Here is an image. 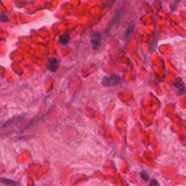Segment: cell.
<instances>
[{
    "mask_svg": "<svg viewBox=\"0 0 186 186\" xmlns=\"http://www.w3.org/2000/svg\"><path fill=\"white\" fill-rule=\"evenodd\" d=\"M149 185H152V186L159 185V183H158L157 180H154V179H153V180H150V182H149Z\"/></svg>",
    "mask_w": 186,
    "mask_h": 186,
    "instance_id": "ba28073f",
    "label": "cell"
},
{
    "mask_svg": "<svg viewBox=\"0 0 186 186\" xmlns=\"http://www.w3.org/2000/svg\"><path fill=\"white\" fill-rule=\"evenodd\" d=\"M140 176L144 181H148V180H149V175H148V172L145 170L141 171L140 172Z\"/></svg>",
    "mask_w": 186,
    "mask_h": 186,
    "instance_id": "52a82bcc",
    "label": "cell"
},
{
    "mask_svg": "<svg viewBox=\"0 0 186 186\" xmlns=\"http://www.w3.org/2000/svg\"><path fill=\"white\" fill-rule=\"evenodd\" d=\"M101 34L99 31H92L90 33V44L94 50H97L100 48L101 44Z\"/></svg>",
    "mask_w": 186,
    "mask_h": 186,
    "instance_id": "7a4b0ae2",
    "label": "cell"
},
{
    "mask_svg": "<svg viewBox=\"0 0 186 186\" xmlns=\"http://www.w3.org/2000/svg\"><path fill=\"white\" fill-rule=\"evenodd\" d=\"M70 36L68 33H65V34L61 35L60 36V39H59V43H60L61 45L66 46L68 44L70 41Z\"/></svg>",
    "mask_w": 186,
    "mask_h": 186,
    "instance_id": "8992f818",
    "label": "cell"
},
{
    "mask_svg": "<svg viewBox=\"0 0 186 186\" xmlns=\"http://www.w3.org/2000/svg\"><path fill=\"white\" fill-rule=\"evenodd\" d=\"M0 182L5 185H21V183L19 182L11 180V179L3 178V177L0 179Z\"/></svg>",
    "mask_w": 186,
    "mask_h": 186,
    "instance_id": "5b68a950",
    "label": "cell"
},
{
    "mask_svg": "<svg viewBox=\"0 0 186 186\" xmlns=\"http://www.w3.org/2000/svg\"><path fill=\"white\" fill-rule=\"evenodd\" d=\"M175 85L177 87H178V93L180 95H183V94H185L186 92V88L185 86L184 83H183V80H182L180 78L177 79V82H175Z\"/></svg>",
    "mask_w": 186,
    "mask_h": 186,
    "instance_id": "277c9868",
    "label": "cell"
},
{
    "mask_svg": "<svg viewBox=\"0 0 186 186\" xmlns=\"http://www.w3.org/2000/svg\"><path fill=\"white\" fill-rule=\"evenodd\" d=\"M121 82V78L118 75L112 74L109 76H105L102 80V84L104 87H114Z\"/></svg>",
    "mask_w": 186,
    "mask_h": 186,
    "instance_id": "6da1fadb",
    "label": "cell"
},
{
    "mask_svg": "<svg viewBox=\"0 0 186 186\" xmlns=\"http://www.w3.org/2000/svg\"><path fill=\"white\" fill-rule=\"evenodd\" d=\"M60 66V60L55 58H50L48 61V68L51 72H56Z\"/></svg>",
    "mask_w": 186,
    "mask_h": 186,
    "instance_id": "3957f363",
    "label": "cell"
},
{
    "mask_svg": "<svg viewBox=\"0 0 186 186\" xmlns=\"http://www.w3.org/2000/svg\"><path fill=\"white\" fill-rule=\"evenodd\" d=\"M2 21H3V22H5V21H7V17L5 15H2Z\"/></svg>",
    "mask_w": 186,
    "mask_h": 186,
    "instance_id": "9c48e42d",
    "label": "cell"
}]
</instances>
